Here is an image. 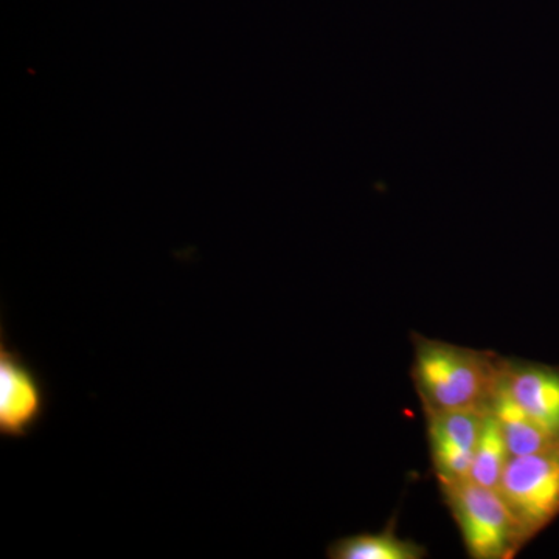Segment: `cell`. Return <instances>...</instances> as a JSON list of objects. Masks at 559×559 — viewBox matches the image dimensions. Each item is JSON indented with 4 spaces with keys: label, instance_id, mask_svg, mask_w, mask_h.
<instances>
[{
    "label": "cell",
    "instance_id": "obj_8",
    "mask_svg": "<svg viewBox=\"0 0 559 559\" xmlns=\"http://www.w3.org/2000/svg\"><path fill=\"white\" fill-rule=\"evenodd\" d=\"M331 559H421L426 550L388 528L380 533H360L334 540L326 549Z\"/></svg>",
    "mask_w": 559,
    "mask_h": 559
},
{
    "label": "cell",
    "instance_id": "obj_2",
    "mask_svg": "<svg viewBox=\"0 0 559 559\" xmlns=\"http://www.w3.org/2000/svg\"><path fill=\"white\" fill-rule=\"evenodd\" d=\"M463 544L474 559H510L525 546L498 489L466 479L440 484Z\"/></svg>",
    "mask_w": 559,
    "mask_h": 559
},
{
    "label": "cell",
    "instance_id": "obj_6",
    "mask_svg": "<svg viewBox=\"0 0 559 559\" xmlns=\"http://www.w3.org/2000/svg\"><path fill=\"white\" fill-rule=\"evenodd\" d=\"M499 388L536 425L559 439V367L502 358Z\"/></svg>",
    "mask_w": 559,
    "mask_h": 559
},
{
    "label": "cell",
    "instance_id": "obj_1",
    "mask_svg": "<svg viewBox=\"0 0 559 559\" xmlns=\"http://www.w3.org/2000/svg\"><path fill=\"white\" fill-rule=\"evenodd\" d=\"M412 380L425 412L489 411L502 356L415 333Z\"/></svg>",
    "mask_w": 559,
    "mask_h": 559
},
{
    "label": "cell",
    "instance_id": "obj_7",
    "mask_svg": "<svg viewBox=\"0 0 559 559\" xmlns=\"http://www.w3.org/2000/svg\"><path fill=\"white\" fill-rule=\"evenodd\" d=\"M489 411L499 419L511 455H527L557 450L558 437L536 425L513 400L498 388Z\"/></svg>",
    "mask_w": 559,
    "mask_h": 559
},
{
    "label": "cell",
    "instance_id": "obj_4",
    "mask_svg": "<svg viewBox=\"0 0 559 559\" xmlns=\"http://www.w3.org/2000/svg\"><path fill=\"white\" fill-rule=\"evenodd\" d=\"M49 409V392L38 371L0 333V436L27 439Z\"/></svg>",
    "mask_w": 559,
    "mask_h": 559
},
{
    "label": "cell",
    "instance_id": "obj_9",
    "mask_svg": "<svg viewBox=\"0 0 559 559\" xmlns=\"http://www.w3.org/2000/svg\"><path fill=\"white\" fill-rule=\"evenodd\" d=\"M510 457L509 444L500 428L499 419L488 411L485 414L484 428H481L468 479L481 487L498 489L500 477Z\"/></svg>",
    "mask_w": 559,
    "mask_h": 559
},
{
    "label": "cell",
    "instance_id": "obj_3",
    "mask_svg": "<svg viewBox=\"0 0 559 559\" xmlns=\"http://www.w3.org/2000/svg\"><path fill=\"white\" fill-rule=\"evenodd\" d=\"M498 491L527 544L559 516V448L511 455Z\"/></svg>",
    "mask_w": 559,
    "mask_h": 559
},
{
    "label": "cell",
    "instance_id": "obj_5",
    "mask_svg": "<svg viewBox=\"0 0 559 559\" xmlns=\"http://www.w3.org/2000/svg\"><path fill=\"white\" fill-rule=\"evenodd\" d=\"M487 412H425L430 459L440 484L468 477Z\"/></svg>",
    "mask_w": 559,
    "mask_h": 559
}]
</instances>
